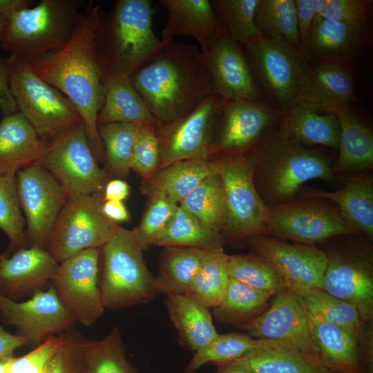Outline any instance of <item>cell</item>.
<instances>
[{
	"instance_id": "9a60e30c",
	"label": "cell",
	"mask_w": 373,
	"mask_h": 373,
	"mask_svg": "<svg viewBox=\"0 0 373 373\" xmlns=\"http://www.w3.org/2000/svg\"><path fill=\"white\" fill-rule=\"evenodd\" d=\"M224 102L218 95L210 96L187 115L155 126L160 149L157 169L178 161L210 157L214 124Z\"/></svg>"
},
{
	"instance_id": "db71d44e",
	"label": "cell",
	"mask_w": 373,
	"mask_h": 373,
	"mask_svg": "<svg viewBox=\"0 0 373 373\" xmlns=\"http://www.w3.org/2000/svg\"><path fill=\"white\" fill-rule=\"evenodd\" d=\"M300 50L305 55L315 19L312 0H295Z\"/></svg>"
},
{
	"instance_id": "4316f807",
	"label": "cell",
	"mask_w": 373,
	"mask_h": 373,
	"mask_svg": "<svg viewBox=\"0 0 373 373\" xmlns=\"http://www.w3.org/2000/svg\"><path fill=\"white\" fill-rule=\"evenodd\" d=\"M217 165V161L210 157L178 161L143 179L140 189L150 198H163L179 204L204 178L216 171Z\"/></svg>"
},
{
	"instance_id": "8d00e7d4",
	"label": "cell",
	"mask_w": 373,
	"mask_h": 373,
	"mask_svg": "<svg viewBox=\"0 0 373 373\" xmlns=\"http://www.w3.org/2000/svg\"><path fill=\"white\" fill-rule=\"evenodd\" d=\"M220 233L204 226L178 204L165 228L155 237L152 245L194 247L208 251L222 247Z\"/></svg>"
},
{
	"instance_id": "7dc6e473",
	"label": "cell",
	"mask_w": 373,
	"mask_h": 373,
	"mask_svg": "<svg viewBox=\"0 0 373 373\" xmlns=\"http://www.w3.org/2000/svg\"><path fill=\"white\" fill-rule=\"evenodd\" d=\"M301 298L306 311L312 316L358 334L362 321L352 304L318 289Z\"/></svg>"
},
{
	"instance_id": "ffe728a7",
	"label": "cell",
	"mask_w": 373,
	"mask_h": 373,
	"mask_svg": "<svg viewBox=\"0 0 373 373\" xmlns=\"http://www.w3.org/2000/svg\"><path fill=\"white\" fill-rule=\"evenodd\" d=\"M201 53L216 93L224 101L256 102L260 98L259 90L240 45L221 35Z\"/></svg>"
},
{
	"instance_id": "7bdbcfd3",
	"label": "cell",
	"mask_w": 373,
	"mask_h": 373,
	"mask_svg": "<svg viewBox=\"0 0 373 373\" xmlns=\"http://www.w3.org/2000/svg\"><path fill=\"white\" fill-rule=\"evenodd\" d=\"M262 338H254L247 333L218 334L207 345L195 352L185 373H195L207 363L219 365L241 358L260 345Z\"/></svg>"
},
{
	"instance_id": "f6af8a7d",
	"label": "cell",
	"mask_w": 373,
	"mask_h": 373,
	"mask_svg": "<svg viewBox=\"0 0 373 373\" xmlns=\"http://www.w3.org/2000/svg\"><path fill=\"white\" fill-rule=\"evenodd\" d=\"M26 222L21 209L16 176L0 175V229L9 240V255L28 247Z\"/></svg>"
},
{
	"instance_id": "9c48e42d",
	"label": "cell",
	"mask_w": 373,
	"mask_h": 373,
	"mask_svg": "<svg viewBox=\"0 0 373 373\" xmlns=\"http://www.w3.org/2000/svg\"><path fill=\"white\" fill-rule=\"evenodd\" d=\"M102 193L68 195L46 243L58 262L82 251L102 248L121 226L102 213Z\"/></svg>"
},
{
	"instance_id": "ba28073f",
	"label": "cell",
	"mask_w": 373,
	"mask_h": 373,
	"mask_svg": "<svg viewBox=\"0 0 373 373\" xmlns=\"http://www.w3.org/2000/svg\"><path fill=\"white\" fill-rule=\"evenodd\" d=\"M216 161L226 210L222 232L231 240L269 235V207L260 198L254 182L255 149Z\"/></svg>"
},
{
	"instance_id": "681fc988",
	"label": "cell",
	"mask_w": 373,
	"mask_h": 373,
	"mask_svg": "<svg viewBox=\"0 0 373 373\" xmlns=\"http://www.w3.org/2000/svg\"><path fill=\"white\" fill-rule=\"evenodd\" d=\"M178 207V204L163 198H150L140 224L131 230L142 250L152 245L153 240L167 225Z\"/></svg>"
},
{
	"instance_id": "6da1fadb",
	"label": "cell",
	"mask_w": 373,
	"mask_h": 373,
	"mask_svg": "<svg viewBox=\"0 0 373 373\" xmlns=\"http://www.w3.org/2000/svg\"><path fill=\"white\" fill-rule=\"evenodd\" d=\"M102 9L88 1L81 12L67 43L59 50L29 61L35 73L73 104L84 124L96 159L104 163V149L97 128V115L104 99L102 73L95 43Z\"/></svg>"
},
{
	"instance_id": "7402d4cb",
	"label": "cell",
	"mask_w": 373,
	"mask_h": 373,
	"mask_svg": "<svg viewBox=\"0 0 373 373\" xmlns=\"http://www.w3.org/2000/svg\"><path fill=\"white\" fill-rule=\"evenodd\" d=\"M355 98V79L342 64L316 61L305 64L299 79L296 103L329 113Z\"/></svg>"
},
{
	"instance_id": "816d5d0a",
	"label": "cell",
	"mask_w": 373,
	"mask_h": 373,
	"mask_svg": "<svg viewBox=\"0 0 373 373\" xmlns=\"http://www.w3.org/2000/svg\"><path fill=\"white\" fill-rule=\"evenodd\" d=\"M63 341V334L55 336L22 356H12L3 373H45L50 360Z\"/></svg>"
},
{
	"instance_id": "03108f58",
	"label": "cell",
	"mask_w": 373,
	"mask_h": 373,
	"mask_svg": "<svg viewBox=\"0 0 373 373\" xmlns=\"http://www.w3.org/2000/svg\"><path fill=\"white\" fill-rule=\"evenodd\" d=\"M5 257H6V255L4 254H0V263L4 259Z\"/></svg>"
},
{
	"instance_id": "b9f144b4",
	"label": "cell",
	"mask_w": 373,
	"mask_h": 373,
	"mask_svg": "<svg viewBox=\"0 0 373 373\" xmlns=\"http://www.w3.org/2000/svg\"><path fill=\"white\" fill-rule=\"evenodd\" d=\"M220 34L240 46L259 37L255 15L260 0L211 1Z\"/></svg>"
},
{
	"instance_id": "4fadbf2b",
	"label": "cell",
	"mask_w": 373,
	"mask_h": 373,
	"mask_svg": "<svg viewBox=\"0 0 373 373\" xmlns=\"http://www.w3.org/2000/svg\"><path fill=\"white\" fill-rule=\"evenodd\" d=\"M101 248L82 251L59 262L50 285L62 305L84 327L104 314L99 287Z\"/></svg>"
},
{
	"instance_id": "6125c7cd",
	"label": "cell",
	"mask_w": 373,
	"mask_h": 373,
	"mask_svg": "<svg viewBox=\"0 0 373 373\" xmlns=\"http://www.w3.org/2000/svg\"><path fill=\"white\" fill-rule=\"evenodd\" d=\"M327 0H312V5L316 18H321L325 9Z\"/></svg>"
},
{
	"instance_id": "1f68e13d",
	"label": "cell",
	"mask_w": 373,
	"mask_h": 373,
	"mask_svg": "<svg viewBox=\"0 0 373 373\" xmlns=\"http://www.w3.org/2000/svg\"><path fill=\"white\" fill-rule=\"evenodd\" d=\"M246 356L254 373H334L319 356L280 341L262 338Z\"/></svg>"
},
{
	"instance_id": "11a10c76",
	"label": "cell",
	"mask_w": 373,
	"mask_h": 373,
	"mask_svg": "<svg viewBox=\"0 0 373 373\" xmlns=\"http://www.w3.org/2000/svg\"><path fill=\"white\" fill-rule=\"evenodd\" d=\"M0 111L3 116L17 111L16 102L10 91L8 75L3 59H0Z\"/></svg>"
},
{
	"instance_id": "4dcf8cb0",
	"label": "cell",
	"mask_w": 373,
	"mask_h": 373,
	"mask_svg": "<svg viewBox=\"0 0 373 373\" xmlns=\"http://www.w3.org/2000/svg\"><path fill=\"white\" fill-rule=\"evenodd\" d=\"M102 84L104 99L97 115V125L113 122L160 124L133 87L130 77L104 75Z\"/></svg>"
},
{
	"instance_id": "cb8c5ba5",
	"label": "cell",
	"mask_w": 373,
	"mask_h": 373,
	"mask_svg": "<svg viewBox=\"0 0 373 373\" xmlns=\"http://www.w3.org/2000/svg\"><path fill=\"white\" fill-rule=\"evenodd\" d=\"M160 3L167 10L162 42L168 44L179 35L190 36L203 52L221 36L211 1L160 0Z\"/></svg>"
},
{
	"instance_id": "277c9868",
	"label": "cell",
	"mask_w": 373,
	"mask_h": 373,
	"mask_svg": "<svg viewBox=\"0 0 373 373\" xmlns=\"http://www.w3.org/2000/svg\"><path fill=\"white\" fill-rule=\"evenodd\" d=\"M334 175L325 156L278 134L255 149L254 182L268 207L294 200L306 182H332Z\"/></svg>"
},
{
	"instance_id": "ac0fdd59",
	"label": "cell",
	"mask_w": 373,
	"mask_h": 373,
	"mask_svg": "<svg viewBox=\"0 0 373 373\" xmlns=\"http://www.w3.org/2000/svg\"><path fill=\"white\" fill-rule=\"evenodd\" d=\"M0 321L15 329V335L36 346L70 330L73 316L58 299L51 285L28 300L15 301L0 295Z\"/></svg>"
},
{
	"instance_id": "836d02e7",
	"label": "cell",
	"mask_w": 373,
	"mask_h": 373,
	"mask_svg": "<svg viewBox=\"0 0 373 373\" xmlns=\"http://www.w3.org/2000/svg\"><path fill=\"white\" fill-rule=\"evenodd\" d=\"M279 136L300 144H318L338 149L340 127L336 116L296 104L286 113Z\"/></svg>"
},
{
	"instance_id": "60d3db41",
	"label": "cell",
	"mask_w": 373,
	"mask_h": 373,
	"mask_svg": "<svg viewBox=\"0 0 373 373\" xmlns=\"http://www.w3.org/2000/svg\"><path fill=\"white\" fill-rule=\"evenodd\" d=\"M255 22L260 36L300 50L294 0H260Z\"/></svg>"
},
{
	"instance_id": "74e56055",
	"label": "cell",
	"mask_w": 373,
	"mask_h": 373,
	"mask_svg": "<svg viewBox=\"0 0 373 373\" xmlns=\"http://www.w3.org/2000/svg\"><path fill=\"white\" fill-rule=\"evenodd\" d=\"M144 125L113 122L97 125L104 149V171L124 178L128 176L135 143Z\"/></svg>"
},
{
	"instance_id": "603a6c76",
	"label": "cell",
	"mask_w": 373,
	"mask_h": 373,
	"mask_svg": "<svg viewBox=\"0 0 373 373\" xmlns=\"http://www.w3.org/2000/svg\"><path fill=\"white\" fill-rule=\"evenodd\" d=\"M221 123L217 139L211 143L214 151L238 152L260 137L274 117L271 111L256 102L224 101L220 111Z\"/></svg>"
},
{
	"instance_id": "f907efd6",
	"label": "cell",
	"mask_w": 373,
	"mask_h": 373,
	"mask_svg": "<svg viewBox=\"0 0 373 373\" xmlns=\"http://www.w3.org/2000/svg\"><path fill=\"white\" fill-rule=\"evenodd\" d=\"M156 126L144 125L137 137L131 163V170L143 179L152 175L160 162L159 140Z\"/></svg>"
},
{
	"instance_id": "680465c9",
	"label": "cell",
	"mask_w": 373,
	"mask_h": 373,
	"mask_svg": "<svg viewBox=\"0 0 373 373\" xmlns=\"http://www.w3.org/2000/svg\"><path fill=\"white\" fill-rule=\"evenodd\" d=\"M101 209L108 219L117 224L130 220L129 212L122 201L103 200Z\"/></svg>"
},
{
	"instance_id": "7a4b0ae2",
	"label": "cell",
	"mask_w": 373,
	"mask_h": 373,
	"mask_svg": "<svg viewBox=\"0 0 373 373\" xmlns=\"http://www.w3.org/2000/svg\"><path fill=\"white\" fill-rule=\"evenodd\" d=\"M131 82L160 124L187 115L217 95L201 52L173 40L137 69Z\"/></svg>"
},
{
	"instance_id": "f5cc1de1",
	"label": "cell",
	"mask_w": 373,
	"mask_h": 373,
	"mask_svg": "<svg viewBox=\"0 0 373 373\" xmlns=\"http://www.w3.org/2000/svg\"><path fill=\"white\" fill-rule=\"evenodd\" d=\"M370 6L366 0H327L321 18L347 24L365 23Z\"/></svg>"
},
{
	"instance_id": "8992f818",
	"label": "cell",
	"mask_w": 373,
	"mask_h": 373,
	"mask_svg": "<svg viewBox=\"0 0 373 373\" xmlns=\"http://www.w3.org/2000/svg\"><path fill=\"white\" fill-rule=\"evenodd\" d=\"M142 251L132 231L123 227L101 248L99 287L105 309H122L155 297V277L147 268Z\"/></svg>"
},
{
	"instance_id": "8fae6325",
	"label": "cell",
	"mask_w": 373,
	"mask_h": 373,
	"mask_svg": "<svg viewBox=\"0 0 373 373\" xmlns=\"http://www.w3.org/2000/svg\"><path fill=\"white\" fill-rule=\"evenodd\" d=\"M324 252L327 263L318 289L354 305L362 321H371L373 278L370 246L350 238Z\"/></svg>"
},
{
	"instance_id": "484cf974",
	"label": "cell",
	"mask_w": 373,
	"mask_h": 373,
	"mask_svg": "<svg viewBox=\"0 0 373 373\" xmlns=\"http://www.w3.org/2000/svg\"><path fill=\"white\" fill-rule=\"evenodd\" d=\"M344 186L335 191L305 189L300 195L334 202L343 218L369 238L373 237V178L365 173L346 177Z\"/></svg>"
},
{
	"instance_id": "7c38bea8",
	"label": "cell",
	"mask_w": 373,
	"mask_h": 373,
	"mask_svg": "<svg viewBox=\"0 0 373 373\" xmlns=\"http://www.w3.org/2000/svg\"><path fill=\"white\" fill-rule=\"evenodd\" d=\"M268 226L269 236L307 245L362 235L345 222L336 207L321 200H293L269 207Z\"/></svg>"
},
{
	"instance_id": "d4e9b609",
	"label": "cell",
	"mask_w": 373,
	"mask_h": 373,
	"mask_svg": "<svg viewBox=\"0 0 373 373\" xmlns=\"http://www.w3.org/2000/svg\"><path fill=\"white\" fill-rule=\"evenodd\" d=\"M46 144L19 111L3 116L0 120V175L16 176L20 170L39 164Z\"/></svg>"
},
{
	"instance_id": "83f0119b",
	"label": "cell",
	"mask_w": 373,
	"mask_h": 373,
	"mask_svg": "<svg viewBox=\"0 0 373 373\" xmlns=\"http://www.w3.org/2000/svg\"><path fill=\"white\" fill-rule=\"evenodd\" d=\"M365 25L314 19L305 58L342 64L343 61L356 55L363 47L366 36Z\"/></svg>"
},
{
	"instance_id": "f35d334b",
	"label": "cell",
	"mask_w": 373,
	"mask_h": 373,
	"mask_svg": "<svg viewBox=\"0 0 373 373\" xmlns=\"http://www.w3.org/2000/svg\"><path fill=\"white\" fill-rule=\"evenodd\" d=\"M204 226L222 232L226 210L222 184L216 171L204 178L179 204Z\"/></svg>"
},
{
	"instance_id": "9f6ffc18",
	"label": "cell",
	"mask_w": 373,
	"mask_h": 373,
	"mask_svg": "<svg viewBox=\"0 0 373 373\" xmlns=\"http://www.w3.org/2000/svg\"><path fill=\"white\" fill-rule=\"evenodd\" d=\"M130 193L128 184L119 178L113 179L106 184L102 198L104 201H122L126 200Z\"/></svg>"
},
{
	"instance_id": "30bf717a",
	"label": "cell",
	"mask_w": 373,
	"mask_h": 373,
	"mask_svg": "<svg viewBox=\"0 0 373 373\" xmlns=\"http://www.w3.org/2000/svg\"><path fill=\"white\" fill-rule=\"evenodd\" d=\"M39 164L68 195L102 193L108 180L92 151L84 122L48 142Z\"/></svg>"
},
{
	"instance_id": "6f0895ef",
	"label": "cell",
	"mask_w": 373,
	"mask_h": 373,
	"mask_svg": "<svg viewBox=\"0 0 373 373\" xmlns=\"http://www.w3.org/2000/svg\"><path fill=\"white\" fill-rule=\"evenodd\" d=\"M23 345H28L25 339L9 333L0 325V358L13 356L14 352Z\"/></svg>"
},
{
	"instance_id": "52a82bcc",
	"label": "cell",
	"mask_w": 373,
	"mask_h": 373,
	"mask_svg": "<svg viewBox=\"0 0 373 373\" xmlns=\"http://www.w3.org/2000/svg\"><path fill=\"white\" fill-rule=\"evenodd\" d=\"M3 60L17 111L46 142L83 122L70 101L40 78L29 61L14 54Z\"/></svg>"
},
{
	"instance_id": "5bb4252c",
	"label": "cell",
	"mask_w": 373,
	"mask_h": 373,
	"mask_svg": "<svg viewBox=\"0 0 373 373\" xmlns=\"http://www.w3.org/2000/svg\"><path fill=\"white\" fill-rule=\"evenodd\" d=\"M21 209L25 219L28 247L46 249L49 236L68 196L40 164L16 174Z\"/></svg>"
},
{
	"instance_id": "e575fe53",
	"label": "cell",
	"mask_w": 373,
	"mask_h": 373,
	"mask_svg": "<svg viewBox=\"0 0 373 373\" xmlns=\"http://www.w3.org/2000/svg\"><path fill=\"white\" fill-rule=\"evenodd\" d=\"M206 253L194 247H166L155 277L157 294H186Z\"/></svg>"
},
{
	"instance_id": "f546056e",
	"label": "cell",
	"mask_w": 373,
	"mask_h": 373,
	"mask_svg": "<svg viewBox=\"0 0 373 373\" xmlns=\"http://www.w3.org/2000/svg\"><path fill=\"white\" fill-rule=\"evenodd\" d=\"M307 316L323 363L334 373H363L358 334L314 317L307 312Z\"/></svg>"
},
{
	"instance_id": "d590c367",
	"label": "cell",
	"mask_w": 373,
	"mask_h": 373,
	"mask_svg": "<svg viewBox=\"0 0 373 373\" xmlns=\"http://www.w3.org/2000/svg\"><path fill=\"white\" fill-rule=\"evenodd\" d=\"M272 296L229 278L219 303L213 307L216 321L242 325L261 314L268 307Z\"/></svg>"
},
{
	"instance_id": "ab89813d",
	"label": "cell",
	"mask_w": 373,
	"mask_h": 373,
	"mask_svg": "<svg viewBox=\"0 0 373 373\" xmlns=\"http://www.w3.org/2000/svg\"><path fill=\"white\" fill-rule=\"evenodd\" d=\"M228 260L222 247L206 251L186 295L209 308L216 307L229 280Z\"/></svg>"
},
{
	"instance_id": "f1b7e54d",
	"label": "cell",
	"mask_w": 373,
	"mask_h": 373,
	"mask_svg": "<svg viewBox=\"0 0 373 373\" xmlns=\"http://www.w3.org/2000/svg\"><path fill=\"white\" fill-rule=\"evenodd\" d=\"M338 121L339 154L333 167L336 173L361 172L373 166V135L370 128L354 113L349 104L334 108Z\"/></svg>"
},
{
	"instance_id": "d6a6232c",
	"label": "cell",
	"mask_w": 373,
	"mask_h": 373,
	"mask_svg": "<svg viewBox=\"0 0 373 373\" xmlns=\"http://www.w3.org/2000/svg\"><path fill=\"white\" fill-rule=\"evenodd\" d=\"M164 304L180 342L190 350L196 352L218 334L210 308L193 298L186 294L168 296Z\"/></svg>"
},
{
	"instance_id": "5b68a950",
	"label": "cell",
	"mask_w": 373,
	"mask_h": 373,
	"mask_svg": "<svg viewBox=\"0 0 373 373\" xmlns=\"http://www.w3.org/2000/svg\"><path fill=\"white\" fill-rule=\"evenodd\" d=\"M81 0H42L7 23L0 48L27 61L61 49L70 39L81 13Z\"/></svg>"
},
{
	"instance_id": "e7e4bbea",
	"label": "cell",
	"mask_w": 373,
	"mask_h": 373,
	"mask_svg": "<svg viewBox=\"0 0 373 373\" xmlns=\"http://www.w3.org/2000/svg\"><path fill=\"white\" fill-rule=\"evenodd\" d=\"M12 357L0 358V373H3L6 366Z\"/></svg>"
},
{
	"instance_id": "2e32d148",
	"label": "cell",
	"mask_w": 373,
	"mask_h": 373,
	"mask_svg": "<svg viewBox=\"0 0 373 373\" xmlns=\"http://www.w3.org/2000/svg\"><path fill=\"white\" fill-rule=\"evenodd\" d=\"M247 56L276 106L286 113L296 103L305 57L287 44L259 36L244 45Z\"/></svg>"
},
{
	"instance_id": "c3c4849f",
	"label": "cell",
	"mask_w": 373,
	"mask_h": 373,
	"mask_svg": "<svg viewBox=\"0 0 373 373\" xmlns=\"http://www.w3.org/2000/svg\"><path fill=\"white\" fill-rule=\"evenodd\" d=\"M63 334L64 341L50 360L45 373H86L88 340L72 330Z\"/></svg>"
},
{
	"instance_id": "e0dca14e",
	"label": "cell",
	"mask_w": 373,
	"mask_h": 373,
	"mask_svg": "<svg viewBox=\"0 0 373 373\" xmlns=\"http://www.w3.org/2000/svg\"><path fill=\"white\" fill-rule=\"evenodd\" d=\"M248 241L254 252L280 275L285 288L300 297L318 289L327 263L323 250L315 245L290 244L269 235L254 236Z\"/></svg>"
},
{
	"instance_id": "91938a15",
	"label": "cell",
	"mask_w": 373,
	"mask_h": 373,
	"mask_svg": "<svg viewBox=\"0 0 373 373\" xmlns=\"http://www.w3.org/2000/svg\"><path fill=\"white\" fill-rule=\"evenodd\" d=\"M34 1L0 0V14L8 21L19 12L30 8Z\"/></svg>"
},
{
	"instance_id": "be15d7a7",
	"label": "cell",
	"mask_w": 373,
	"mask_h": 373,
	"mask_svg": "<svg viewBox=\"0 0 373 373\" xmlns=\"http://www.w3.org/2000/svg\"><path fill=\"white\" fill-rule=\"evenodd\" d=\"M8 20L0 14V41L6 28Z\"/></svg>"
},
{
	"instance_id": "ee69618b",
	"label": "cell",
	"mask_w": 373,
	"mask_h": 373,
	"mask_svg": "<svg viewBox=\"0 0 373 373\" xmlns=\"http://www.w3.org/2000/svg\"><path fill=\"white\" fill-rule=\"evenodd\" d=\"M228 274L229 278L265 291L272 296L285 289L280 275L255 252L229 256Z\"/></svg>"
},
{
	"instance_id": "d6986e66",
	"label": "cell",
	"mask_w": 373,
	"mask_h": 373,
	"mask_svg": "<svg viewBox=\"0 0 373 373\" xmlns=\"http://www.w3.org/2000/svg\"><path fill=\"white\" fill-rule=\"evenodd\" d=\"M239 327L251 336L283 341L304 353L319 356L303 299L287 288L274 296L261 314Z\"/></svg>"
},
{
	"instance_id": "bcb514c9",
	"label": "cell",
	"mask_w": 373,
	"mask_h": 373,
	"mask_svg": "<svg viewBox=\"0 0 373 373\" xmlns=\"http://www.w3.org/2000/svg\"><path fill=\"white\" fill-rule=\"evenodd\" d=\"M86 373H135L126 358L120 330L114 327L104 338L88 341Z\"/></svg>"
},
{
	"instance_id": "94428289",
	"label": "cell",
	"mask_w": 373,
	"mask_h": 373,
	"mask_svg": "<svg viewBox=\"0 0 373 373\" xmlns=\"http://www.w3.org/2000/svg\"><path fill=\"white\" fill-rule=\"evenodd\" d=\"M216 373H254L249 365L246 355L220 365Z\"/></svg>"
},
{
	"instance_id": "44dd1931",
	"label": "cell",
	"mask_w": 373,
	"mask_h": 373,
	"mask_svg": "<svg viewBox=\"0 0 373 373\" xmlns=\"http://www.w3.org/2000/svg\"><path fill=\"white\" fill-rule=\"evenodd\" d=\"M58 266L46 249L36 246L6 255L0 263V295L15 301L32 296L50 285Z\"/></svg>"
},
{
	"instance_id": "3957f363",
	"label": "cell",
	"mask_w": 373,
	"mask_h": 373,
	"mask_svg": "<svg viewBox=\"0 0 373 373\" xmlns=\"http://www.w3.org/2000/svg\"><path fill=\"white\" fill-rule=\"evenodd\" d=\"M155 9L150 0H117L102 16L95 43L102 76H131L166 44L153 29Z\"/></svg>"
}]
</instances>
